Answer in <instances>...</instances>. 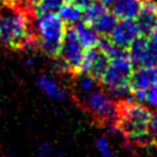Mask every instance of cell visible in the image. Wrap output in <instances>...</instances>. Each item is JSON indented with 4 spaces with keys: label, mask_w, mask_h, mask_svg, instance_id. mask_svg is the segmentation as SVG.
Here are the masks:
<instances>
[{
    "label": "cell",
    "mask_w": 157,
    "mask_h": 157,
    "mask_svg": "<svg viewBox=\"0 0 157 157\" xmlns=\"http://www.w3.org/2000/svg\"><path fill=\"white\" fill-rule=\"evenodd\" d=\"M36 32L26 9L15 1L0 0V43L7 48H25L36 42Z\"/></svg>",
    "instance_id": "obj_1"
},
{
    "label": "cell",
    "mask_w": 157,
    "mask_h": 157,
    "mask_svg": "<svg viewBox=\"0 0 157 157\" xmlns=\"http://www.w3.org/2000/svg\"><path fill=\"white\" fill-rule=\"evenodd\" d=\"M118 109L117 126L123 135L132 142L141 145L151 141L148 135V123L152 113L147 107L135 102L134 99H125L118 103Z\"/></svg>",
    "instance_id": "obj_2"
},
{
    "label": "cell",
    "mask_w": 157,
    "mask_h": 157,
    "mask_svg": "<svg viewBox=\"0 0 157 157\" xmlns=\"http://www.w3.org/2000/svg\"><path fill=\"white\" fill-rule=\"evenodd\" d=\"M66 26L56 12H37L36 17V37L42 50L52 56L58 58Z\"/></svg>",
    "instance_id": "obj_3"
},
{
    "label": "cell",
    "mask_w": 157,
    "mask_h": 157,
    "mask_svg": "<svg viewBox=\"0 0 157 157\" xmlns=\"http://www.w3.org/2000/svg\"><path fill=\"white\" fill-rule=\"evenodd\" d=\"M134 71L128 53L112 59L108 67L99 77V81L105 87L107 94L112 98H126L131 94L129 86V78Z\"/></svg>",
    "instance_id": "obj_4"
},
{
    "label": "cell",
    "mask_w": 157,
    "mask_h": 157,
    "mask_svg": "<svg viewBox=\"0 0 157 157\" xmlns=\"http://www.w3.org/2000/svg\"><path fill=\"white\" fill-rule=\"evenodd\" d=\"M85 107L97 121L107 123L110 125L117 124L119 113L118 103H115L114 99L105 92L94 90L86 94Z\"/></svg>",
    "instance_id": "obj_5"
},
{
    "label": "cell",
    "mask_w": 157,
    "mask_h": 157,
    "mask_svg": "<svg viewBox=\"0 0 157 157\" xmlns=\"http://www.w3.org/2000/svg\"><path fill=\"white\" fill-rule=\"evenodd\" d=\"M83 55H85V49L80 44L74 28L72 27L66 28V32L63 38L59 58H61L66 63L70 71L80 72Z\"/></svg>",
    "instance_id": "obj_6"
},
{
    "label": "cell",
    "mask_w": 157,
    "mask_h": 157,
    "mask_svg": "<svg viewBox=\"0 0 157 157\" xmlns=\"http://www.w3.org/2000/svg\"><path fill=\"white\" fill-rule=\"evenodd\" d=\"M109 58L97 47L85 50V55L82 59V64L80 67V72L91 75L96 80L103 75L105 69L109 65Z\"/></svg>",
    "instance_id": "obj_7"
},
{
    "label": "cell",
    "mask_w": 157,
    "mask_h": 157,
    "mask_svg": "<svg viewBox=\"0 0 157 157\" xmlns=\"http://www.w3.org/2000/svg\"><path fill=\"white\" fill-rule=\"evenodd\" d=\"M140 36L141 33L135 20H120L110 32L109 40L114 45L125 49Z\"/></svg>",
    "instance_id": "obj_8"
},
{
    "label": "cell",
    "mask_w": 157,
    "mask_h": 157,
    "mask_svg": "<svg viewBox=\"0 0 157 157\" xmlns=\"http://www.w3.org/2000/svg\"><path fill=\"white\" fill-rule=\"evenodd\" d=\"M157 81V66H137L129 78L131 92L148 91Z\"/></svg>",
    "instance_id": "obj_9"
},
{
    "label": "cell",
    "mask_w": 157,
    "mask_h": 157,
    "mask_svg": "<svg viewBox=\"0 0 157 157\" xmlns=\"http://www.w3.org/2000/svg\"><path fill=\"white\" fill-rule=\"evenodd\" d=\"M141 36H150L157 23V1L156 0H142V6L139 16L136 17Z\"/></svg>",
    "instance_id": "obj_10"
},
{
    "label": "cell",
    "mask_w": 157,
    "mask_h": 157,
    "mask_svg": "<svg viewBox=\"0 0 157 157\" xmlns=\"http://www.w3.org/2000/svg\"><path fill=\"white\" fill-rule=\"evenodd\" d=\"M142 6V0H115L112 12L120 20H136Z\"/></svg>",
    "instance_id": "obj_11"
},
{
    "label": "cell",
    "mask_w": 157,
    "mask_h": 157,
    "mask_svg": "<svg viewBox=\"0 0 157 157\" xmlns=\"http://www.w3.org/2000/svg\"><path fill=\"white\" fill-rule=\"evenodd\" d=\"M37 86L44 94H47L52 99L63 101L67 97L66 90L52 76H48V75L39 76L37 78Z\"/></svg>",
    "instance_id": "obj_12"
},
{
    "label": "cell",
    "mask_w": 157,
    "mask_h": 157,
    "mask_svg": "<svg viewBox=\"0 0 157 157\" xmlns=\"http://www.w3.org/2000/svg\"><path fill=\"white\" fill-rule=\"evenodd\" d=\"M72 28H74L75 34H76V37H77V39H78V42L83 49L87 50V49L97 47L101 36L94 31V28L91 25L81 21V22L76 23Z\"/></svg>",
    "instance_id": "obj_13"
},
{
    "label": "cell",
    "mask_w": 157,
    "mask_h": 157,
    "mask_svg": "<svg viewBox=\"0 0 157 157\" xmlns=\"http://www.w3.org/2000/svg\"><path fill=\"white\" fill-rule=\"evenodd\" d=\"M148 38L145 36L137 37L129 47H128V56L134 66H142L147 52Z\"/></svg>",
    "instance_id": "obj_14"
},
{
    "label": "cell",
    "mask_w": 157,
    "mask_h": 157,
    "mask_svg": "<svg viewBox=\"0 0 157 157\" xmlns=\"http://www.w3.org/2000/svg\"><path fill=\"white\" fill-rule=\"evenodd\" d=\"M82 9L74 2H64L58 10V15L65 26H75L82 20Z\"/></svg>",
    "instance_id": "obj_15"
},
{
    "label": "cell",
    "mask_w": 157,
    "mask_h": 157,
    "mask_svg": "<svg viewBox=\"0 0 157 157\" xmlns=\"http://www.w3.org/2000/svg\"><path fill=\"white\" fill-rule=\"evenodd\" d=\"M117 22H118V18L115 17V15L113 12L107 11L101 18H98L92 25V27L99 36H107V34H110V32L115 27Z\"/></svg>",
    "instance_id": "obj_16"
},
{
    "label": "cell",
    "mask_w": 157,
    "mask_h": 157,
    "mask_svg": "<svg viewBox=\"0 0 157 157\" xmlns=\"http://www.w3.org/2000/svg\"><path fill=\"white\" fill-rule=\"evenodd\" d=\"M108 11L107 6H104L102 2L99 1H94L92 5H90L88 7H86L82 11V22L88 23V25H93L98 18H101L105 12Z\"/></svg>",
    "instance_id": "obj_17"
},
{
    "label": "cell",
    "mask_w": 157,
    "mask_h": 157,
    "mask_svg": "<svg viewBox=\"0 0 157 157\" xmlns=\"http://www.w3.org/2000/svg\"><path fill=\"white\" fill-rule=\"evenodd\" d=\"M76 82H77L78 90H80L82 93L88 94V93H91L92 91H94L97 80H96L94 77H92L91 75H87V74H82V72H81V75L77 76Z\"/></svg>",
    "instance_id": "obj_18"
},
{
    "label": "cell",
    "mask_w": 157,
    "mask_h": 157,
    "mask_svg": "<svg viewBox=\"0 0 157 157\" xmlns=\"http://www.w3.org/2000/svg\"><path fill=\"white\" fill-rule=\"evenodd\" d=\"M142 66H157V40L148 38L147 52Z\"/></svg>",
    "instance_id": "obj_19"
},
{
    "label": "cell",
    "mask_w": 157,
    "mask_h": 157,
    "mask_svg": "<svg viewBox=\"0 0 157 157\" xmlns=\"http://www.w3.org/2000/svg\"><path fill=\"white\" fill-rule=\"evenodd\" d=\"M96 147L102 157H115V152L105 136H101L96 140Z\"/></svg>",
    "instance_id": "obj_20"
},
{
    "label": "cell",
    "mask_w": 157,
    "mask_h": 157,
    "mask_svg": "<svg viewBox=\"0 0 157 157\" xmlns=\"http://www.w3.org/2000/svg\"><path fill=\"white\" fill-rule=\"evenodd\" d=\"M64 4V0H40L37 11L38 12H58L60 6Z\"/></svg>",
    "instance_id": "obj_21"
},
{
    "label": "cell",
    "mask_w": 157,
    "mask_h": 157,
    "mask_svg": "<svg viewBox=\"0 0 157 157\" xmlns=\"http://www.w3.org/2000/svg\"><path fill=\"white\" fill-rule=\"evenodd\" d=\"M148 135L151 141L157 145V112L152 113L150 123H148Z\"/></svg>",
    "instance_id": "obj_22"
},
{
    "label": "cell",
    "mask_w": 157,
    "mask_h": 157,
    "mask_svg": "<svg viewBox=\"0 0 157 157\" xmlns=\"http://www.w3.org/2000/svg\"><path fill=\"white\" fill-rule=\"evenodd\" d=\"M39 152L40 155H44V156H50L53 153V146L52 144L49 142H43L39 147Z\"/></svg>",
    "instance_id": "obj_23"
},
{
    "label": "cell",
    "mask_w": 157,
    "mask_h": 157,
    "mask_svg": "<svg viewBox=\"0 0 157 157\" xmlns=\"http://www.w3.org/2000/svg\"><path fill=\"white\" fill-rule=\"evenodd\" d=\"M94 1H96V0H74L72 2H74V4H76L80 9L85 10L86 7H88L90 5H92Z\"/></svg>",
    "instance_id": "obj_24"
},
{
    "label": "cell",
    "mask_w": 157,
    "mask_h": 157,
    "mask_svg": "<svg viewBox=\"0 0 157 157\" xmlns=\"http://www.w3.org/2000/svg\"><path fill=\"white\" fill-rule=\"evenodd\" d=\"M23 4V9H37L40 0H21Z\"/></svg>",
    "instance_id": "obj_25"
},
{
    "label": "cell",
    "mask_w": 157,
    "mask_h": 157,
    "mask_svg": "<svg viewBox=\"0 0 157 157\" xmlns=\"http://www.w3.org/2000/svg\"><path fill=\"white\" fill-rule=\"evenodd\" d=\"M150 38H151V39H153V40H157V23H156V26H155V28H153L152 33L150 34Z\"/></svg>",
    "instance_id": "obj_26"
},
{
    "label": "cell",
    "mask_w": 157,
    "mask_h": 157,
    "mask_svg": "<svg viewBox=\"0 0 157 157\" xmlns=\"http://www.w3.org/2000/svg\"><path fill=\"white\" fill-rule=\"evenodd\" d=\"M99 2H102L104 6H110L115 2V0H99Z\"/></svg>",
    "instance_id": "obj_27"
},
{
    "label": "cell",
    "mask_w": 157,
    "mask_h": 157,
    "mask_svg": "<svg viewBox=\"0 0 157 157\" xmlns=\"http://www.w3.org/2000/svg\"><path fill=\"white\" fill-rule=\"evenodd\" d=\"M152 87H153V88H155V90H156V91H157V81H156V82H155V85H153V86H152Z\"/></svg>",
    "instance_id": "obj_28"
},
{
    "label": "cell",
    "mask_w": 157,
    "mask_h": 157,
    "mask_svg": "<svg viewBox=\"0 0 157 157\" xmlns=\"http://www.w3.org/2000/svg\"><path fill=\"white\" fill-rule=\"evenodd\" d=\"M64 1H65V2H72L74 0H64Z\"/></svg>",
    "instance_id": "obj_29"
},
{
    "label": "cell",
    "mask_w": 157,
    "mask_h": 157,
    "mask_svg": "<svg viewBox=\"0 0 157 157\" xmlns=\"http://www.w3.org/2000/svg\"><path fill=\"white\" fill-rule=\"evenodd\" d=\"M39 157H50V156H44V155H39Z\"/></svg>",
    "instance_id": "obj_30"
}]
</instances>
